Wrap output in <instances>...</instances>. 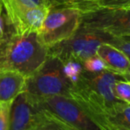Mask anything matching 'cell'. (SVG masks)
<instances>
[{
  "label": "cell",
  "instance_id": "cell-1",
  "mask_svg": "<svg viewBox=\"0 0 130 130\" xmlns=\"http://www.w3.org/2000/svg\"><path fill=\"white\" fill-rule=\"evenodd\" d=\"M47 55L48 49L39 41L37 32H8L1 69L13 70L27 78L41 68Z\"/></svg>",
  "mask_w": 130,
  "mask_h": 130
},
{
  "label": "cell",
  "instance_id": "cell-2",
  "mask_svg": "<svg viewBox=\"0 0 130 130\" xmlns=\"http://www.w3.org/2000/svg\"><path fill=\"white\" fill-rule=\"evenodd\" d=\"M72 84L62 71V62L47 55L45 62L38 71L26 78L24 91L30 99H40L54 95L69 97Z\"/></svg>",
  "mask_w": 130,
  "mask_h": 130
},
{
  "label": "cell",
  "instance_id": "cell-3",
  "mask_svg": "<svg viewBox=\"0 0 130 130\" xmlns=\"http://www.w3.org/2000/svg\"><path fill=\"white\" fill-rule=\"evenodd\" d=\"M82 13L67 6H53L38 31L39 41L47 49L69 39L81 26Z\"/></svg>",
  "mask_w": 130,
  "mask_h": 130
},
{
  "label": "cell",
  "instance_id": "cell-4",
  "mask_svg": "<svg viewBox=\"0 0 130 130\" xmlns=\"http://www.w3.org/2000/svg\"><path fill=\"white\" fill-rule=\"evenodd\" d=\"M110 38L104 33L80 27L69 39L48 48V56L57 58L62 63L74 61L82 64L87 58L95 55L98 46L107 43Z\"/></svg>",
  "mask_w": 130,
  "mask_h": 130
},
{
  "label": "cell",
  "instance_id": "cell-5",
  "mask_svg": "<svg viewBox=\"0 0 130 130\" xmlns=\"http://www.w3.org/2000/svg\"><path fill=\"white\" fill-rule=\"evenodd\" d=\"M30 101L38 109L45 110L74 130H100L78 103L68 96L54 95L40 99H30Z\"/></svg>",
  "mask_w": 130,
  "mask_h": 130
},
{
  "label": "cell",
  "instance_id": "cell-6",
  "mask_svg": "<svg viewBox=\"0 0 130 130\" xmlns=\"http://www.w3.org/2000/svg\"><path fill=\"white\" fill-rule=\"evenodd\" d=\"M80 27L114 38H130V10L99 8L82 13Z\"/></svg>",
  "mask_w": 130,
  "mask_h": 130
},
{
  "label": "cell",
  "instance_id": "cell-7",
  "mask_svg": "<svg viewBox=\"0 0 130 130\" xmlns=\"http://www.w3.org/2000/svg\"><path fill=\"white\" fill-rule=\"evenodd\" d=\"M43 118V110L30 101L25 92H22L11 105L8 130H34Z\"/></svg>",
  "mask_w": 130,
  "mask_h": 130
},
{
  "label": "cell",
  "instance_id": "cell-8",
  "mask_svg": "<svg viewBox=\"0 0 130 130\" xmlns=\"http://www.w3.org/2000/svg\"><path fill=\"white\" fill-rule=\"evenodd\" d=\"M51 6L50 2L47 0L44 4L26 11L12 25L13 31L19 35L31 32L38 33L50 11Z\"/></svg>",
  "mask_w": 130,
  "mask_h": 130
},
{
  "label": "cell",
  "instance_id": "cell-9",
  "mask_svg": "<svg viewBox=\"0 0 130 130\" xmlns=\"http://www.w3.org/2000/svg\"><path fill=\"white\" fill-rule=\"evenodd\" d=\"M26 78L13 70L0 69V103H13L24 91Z\"/></svg>",
  "mask_w": 130,
  "mask_h": 130
},
{
  "label": "cell",
  "instance_id": "cell-10",
  "mask_svg": "<svg viewBox=\"0 0 130 130\" xmlns=\"http://www.w3.org/2000/svg\"><path fill=\"white\" fill-rule=\"evenodd\" d=\"M96 54L106 63L108 69L122 76L130 66L128 58L112 45L103 43L98 46Z\"/></svg>",
  "mask_w": 130,
  "mask_h": 130
},
{
  "label": "cell",
  "instance_id": "cell-11",
  "mask_svg": "<svg viewBox=\"0 0 130 130\" xmlns=\"http://www.w3.org/2000/svg\"><path fill=\"white\" fill-rule=\"evenodd\" d=\"M47 0H0L6 11V19L9 25H13L26 11L44 4Z\"/></svg>",
  "mask_w": 130,
  "mask_h": 130
},
{
  "label": "cell",
  "instance_id": "cell-12",
  "mask_svg": "<svg viewBox=\"0 0 130 130\" xmlns=\"http://www.w3.org/2000/svg\"><path fill=\"white\" fill-rule=\"evenodd\" d=\"M109 122L112 125L130 130V104L121 102Z\"/></svg>",
  "mask_w": 130,
  "mask_h": 130
},
{
  "label": "cell",
  "instance_id": "cell-13",
  "mask_svg": "<svg viewBox=\"0 0 130 130\" xmlns=\"http://www.w3.org/2000/svg\"><path fill=\"white\" fill-rule=\"evenodd\" d=\"M62 71L65 77L72 85L78 81L80 76L83 73L84 68L81 63L74 61H69L62 63Z\"/></svg>",
  "mask_w": 130,
  "mask_h": 130
},
{
  "label": "cell",
  "instance_id": "cell-14",
  "mask_svg": "<svg viewBox=\"0 0 130 130\" xmlns=\"http://www.w3.org/2000/svg\"><path fill=\"white\" fill-rule=\"evenodd\" d=\"M43 119L40 122V124L36 127V129L34 130H74L71 127H70L69 126L65 125L64 123L56 119L55 118L51 116L45 110H43Z\"/></svg>",
  "mask_w": 130,
  "mask_h": 130
},
{
  "label": "cell",
  "instance_id": "cell-15",
  "mask_svg": "<svg viewBox=\"0 0 130 130\" xmlns=\"http://www.w3.org/2000/svg\"><path fill=\"white\" fill-rule=\"evenodd\" d=\"M84 70L89 73H97L108 69L106 63L97 55H93L87 58L82 63Z\"/></svg>",
  "mask_w": 130,
  "mask_h": 130
},
{
  "label": "cell",
  "instance_id": "cell-16",
  "mask_svg": "<svg viewBox=\"0 0 130 130\" xmlns=\"http://www.w3.org/2000/svg\"><path fill=\"white\" fill-rule=\"evenodd\" d=\"M115 96L120 101L130 104V82L126 80H118L113 87Z\"/></svg>",
  "mask_w": 130,
  "mask_h": 130
},
{
  "label": "cell",
  "instance_id": "cell-17",
  "mask_svg": "<svg viewBox=\"0 0 130 130\" xmlns=\"http://www.w3.org/2000/svg\"><path fill=\"white\" fill-rule=\"evenodd\" d=\"M119 49L130 61V38H114L110 37L107 42Z\"/></svg>",
  "mask_w": 130,
  "mask_h": 130
},
{
  "label": "cell",
  "instance_id": "cell-18",
  "mask_svg": "<svg viewBox=\"0 0 130 130\" xmlns=\"http://www.w3.org/2000/svg\"><path fill=\"white\" fill-rule=\"evenodd\" d=\"M12 103H0V130H8Z\"/></svg>",
  "mask_w": 130,
  "mask_h": 130
},
{
  "label": "cell",
  "instance_id": "cell-19",
  "mask_svg": "<svg viewBox=\"0 0 130 130\" xmlns=\"http://www.w3.org/2000/svg\"><path fill=\"white\" fill-rule=\"evenodd\" d=\"M51 6H67L77 8L80 5L89 2H97L98 0H48Z\"/></svg>",
  "mask_w": 130,
  "mask_h": 130
},
{
  "label": "cell",
  "instance_id": "cell-20",
  "mask_svg": "<svg viewBox=\"0 0 130 130\" xmlns=\"http://www.w3.org/2000/svg\"><path fill=\"white\" fill-rule=\"evenodd\" d=\"M7 36H8V33H6V36H5V38L0 40V69H1V67H2L5 48H6V42H7Z\"/></svg>",
  "mask_w": 130,
  "mask_h": 130
},
{
  "label": "cell",
  "instance_id": "cell-21",
  "mask_svg": "<svg viewBox=\"0 0 130 130\" xmlns=\"http://www.w3.org/2000/svg\"><path fill=\"white\" fill-rule=\"evenodd\" d=\"M100 130H128L126 128L120 127V126H115V125H112L110 122H105L103 124H102L101 126H99Z\"/></svg>",
  "mask_w": 130,
  "mask_h": 130
},
{
  "label": "cell",
  "instance_id": "cell-22",
  "mask_svg": "<svg viewBox=\"0 0 130 130\" xmlns=\"http://www.w3.org/2000/svg\"><path fill=\"white\" fill-rule=\"evenodd\" d=\"M6 33L4 30V18H3V6L0 2V40L5 38Z\"/></svg>",
  "mask_w": 130,
  "mask_h": 130
},
{
  "label": "cell",
  "instance_id": "cell-23",
  "mask_svg": "<svg viewBox=\"0 0 130 130\" xmlns=\"http://www.w3.org/2000/svg\"><path fill=\"white\" fill-rule=\"evenodd\" d=\"M122 77L124 78L125 80L130 82V66H129V68H128V69L126 71V72L122 74Z\"/></svg>",
  "mask_w": 130,
  "mask_h": 130
},
{
  "label": "cell",
  "instance_id": "cell-24",
  "mask_svg": "<svg viewBox=\"0 0 130 130\" xmlns=\"http://www.w3.org/2000/svg\"><path fill=\"white\" fill-rule=\"evenodd\" d=\"M126 9H129L130 10V3L127 5V6H126Z\"/></svg>",
  "mask_w": 130,
  "mask_h": 130
}]
</instances>
